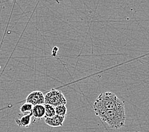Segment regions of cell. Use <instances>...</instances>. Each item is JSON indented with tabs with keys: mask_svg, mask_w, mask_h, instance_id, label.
<instances>
[{
	"mask_svg": "<svg viewBox=\"0 0 149 132\" xmlns=\"http://www.w3.org/2000/svg\"><path fill=\"white\" fill-rule=\"evenodd\" d=\"M44 98H45V104L51 105L54 107L67 104L66 98L62 91L54 88L47 91L44 95Z\"/></svg>",
	"mask_w": 149,
	"mask_h": 132,
	"instance_id": "cell-3",
	"label": "cell"
},
{
	"mask_svg": "<svg viewBox=\"0 0 149 132\" xmlns=\"http://www.w3.org/2000/svg\"><path fill=\"white\" fill-rule=\"evenodd\" d=\"M96 114L111 129L119 130L125 126L126 120L125 107L107 110Z\"/></svg>",
	"mask_w": 149,
	"mask_h": 132,
	"instance_id": "cell-1",
	"label": "cell"
},
{
	"mask_svg": "<svg viewBox=\"0 0 149 132\" xmlns=\"http://www.w3.org/2000/svg\"><path fill=\"white\" fill-rule=\"evenodd\" d=\"M32 116V113L27 115H23L20 119H15V123L19 127L28 128L31 124Z\"/></svg>",
	"mask_w": 149,
	"mask_h": 132,
	"instance_id": "cell-7",
	"label": "cell"
},
{
	"mask_svg": "<svg viewBox=\"0 0 149 132\" xmlns=\"http://www.w3.org/2000/svg\"><path fill=\"white\" fill-rule=\"evenodd\" d=\"M124 107V104L116 94L107 91L101 93L93 104V109L96 114L107 110Z\"/></svg>",
	"mask_w": 149,
	"mask_h": 132,
	"instance_id": "cell-2",
	"label": "cell"
},
{
	"mask_svg": "<svg viewBox=\"0 0 149 132\" xmlns=\"http://www.w3.org/2000/svg\"><path fill=\"white\" fill-rule=\"evenodd\" d=\"M33 106L31 104L26 102L20 107V111L23 115H27L32 113Z\"/></svg>",
	"mask_w": 149,
	"mask_h": 132,
	"instance_id": "cell-9",
	"label": "cell"
},
{
	"mask_svg": "<svg viewBox=\"0 0 149 132\" xmlns=\"http://www.w3.org/2000/svg\"><path fill=\"white\" fill-rule=\"evenodd\" d=\"M65 120V117L60 116L58 115L51 117H45V123L51 127H60L63 125V123Z\"/></svg>",
	"mask_w": 149,
	"mask_h": 132,
	"instance_id": "cell-5",
	"label": "cell"
},
{
	"mask_svg": "<svg viewBox=\"0 0 149 132\" xmlns=\"http://www.w3.org/2000/svg\"><path fill=\"white\" fill-rule=\"evenodd\" d=\"M26 102L35 106L36 105L45 104V98L43 93L40 91H34L30 93L27 97Z\"/></svg>",
	"mask_w": 149,
	"mask_h": 132,
	"instance_id": "cell-4",
	"label": "cell"
},
{
	"mask_svg": "<svg viewBox=\"0 0 149 132\" xmlns=\"http://www.w3.org/2000/svg\"><path fill=\"white\" fill-rule=\"evenodd\" d=\"M32 114L33 116L35 117V119L41 120L43 119V117H45V110L44 105H36V106H33Z\"/></svg>",
	"mask_w": 149,
	"mask_h": 132,
	"instance_id": "cell-6",
	"label": "cell"
},
{
	"mask_svg": "<svg viewBox=\"0 0 149 132\" xmlns=\"http://www.w3.org/2000/svg\"><path fill=\"white\" fill-rule=\"evenodd\" d=\"M55 111L56 115L63 117H66L67 114V108L66 107V105H61V106L56 107Z\"/></svg>",
	"mask_w": 149,
	"mask_h": 132,
	"instance_id": "cell-10",
	"label": "cell"
},
{
	"mask_svg": "<svg viewBox=\"0 0 149 132\" xmlns=\"http://www.w3.org/2000/svg\"><path fill=\"white\" fill-rule=\"evenodd\" d=\"M44 107H45V117H51L56 115L55 107H53L51 105L44 104Z\"/></svg>",
	"mask_w": 149,
	"mask_h": 132,
	"instance_id": "cell-8",
	"label": "cell"
}]
</instances>
